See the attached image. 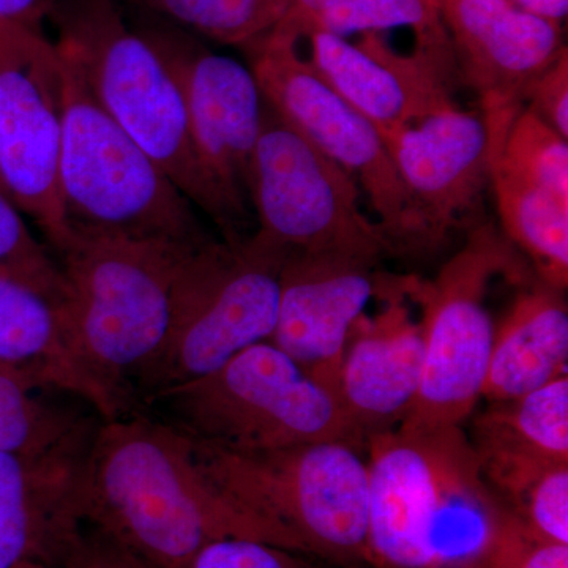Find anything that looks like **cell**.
<instances>
[{
	"instance_id": "1",
	"label": "cell",
	"mask_w": 568,
	"mask_h": 568,
	"mask_svg": "<svg viewBox=\"0 0 568 568\" xmlns=\"http://www.w3.org/2000/svg\"><path fill=\"white\" fill-rule=\"evenodd\" d=\"M372 568H508L532 534L488 484L463 425L366 439Z\"/></svg>"
},
{
	"instance_id": "2",
	"label": "cell",
	"mask_w": 568,
	"mask_h": 568,
	"mask_svg": "<svg viewBox=\"0 0 568 568\" xmlns=\"http://www.w3.org/2000/svg\"><path fill=\"white\" fill-rule=\"evenodd\" d=\"M82 530L133 568H189L223 538L284 547L205 478L189 437L148 414L108 418L84 463Z\"/></svg>"
},
{
	"instance_id": "3",
	"label": "cell",
	"mask_w": 568,
	"mask_h": 568,
	"mask_svg": "<svg viewBox=\"0 0 568 568\" xmlns=\"http://www.w3.org/2000/svg\"><path fill=\"white\" fill-rule=\"evenodd\" d=\"M55 47L88 85L97 103L129 134L183 196L211 216L223 241L248 237L246 220L224 200L204 170L183 93L173 71L130 24L115 0H52Z\"/></svg>"
},
{
	"instance_id": "4",
	"label": "cell",
	"mask_w": 568,
	"mask_h": 568,
	"mask_svg": "<svg viewBox=\"0 0 568 568\" xmlns=\"http://www.w3.org/2000/svg\"><path fill=\"white\" fill-rule=\"evenodd\" d=\"M201 246L74 230L51 246L69 286L63 316L115 417L130 413L134 383L162 349L183 267Z\"/></svg>"
},
{
	"instance_id": "5",
	"label": "cell",
	"mask_w": 568,
	"mask_h": 568,
	"mask_svg": "<svg viewBox=\"0 0 568 568\" xmlns=\"http://www.w3.org/2000/svg\"><path fill=\"white\" fill-rule=\"evenodd\" d=\"M192 443L205 478L284 547L361 568L368 559V467L361 448L324 440L278 450L230 452Z\"/></svg>"
},
{
	"instance_id": "6",
	"label": "cell",
	"mask_w": 568,
	"mask_h": 568,
	"mask_svg": "<svg viewBox=\"0 0 568 568\" xmlns=\"http://www.w3.org/2000/svg\"><path fill=\"white\" fill-rule=\"evenodd\" d=\"M174 432L230 452L278 450L324 440L361 448L338 395L271 342L138 407Z\"/></svg>"
},
{
	"instance_id": "7",
	"label": "cell",
	"mask_w": 568,
	"mask_h": 568,
	"mask_svg": "<svg viewBox=\"0 0 568 568\" xmlns=\"http://www.w3.org/2000/svg\"><path fill=\"white\" fill-rule=\"evenodd\" d=\"M61 58L59 194L69 230L189 246L212 241L194 205Z\"/></svg>"
},
{
	"instance_id": "8",
	"label": "cell",
	"mask_w": 568,
	"mask_h": 568,
	"mask_svg": "<svg viewBox=\"0 0 568 568\" xmlns=\"http://www.w3.org/2000/svg\"><path fill=\"white\" fill-rule=\"evenodd\" d=\"M286 256L256 233L239 244L212 239L197 248L183 267L170 334L134 383L129 414L168 388L215 372L246 347L271 342Z\"/></svg>"
},
{
	"instance_id": "9",
	"label": "cell",
	"mask_w": 568,
	"mask_h": 568,
	"mask_svg": "<svg viewBox=\"0 0 568 568\" xmlns=\"http://www.w3.org/2000/svg\"><path fill=\"white\" fill-rule=\"evenodd\" d=\"M517 248L491 222L478 224L435 278L407 276L405 295L422 305L424 375L403 426L463 425L484 392L495 324L487 308L497 276L521 275Z\"/></svg>"
},
{
	"instance_id": "10",
	"label": "cell",
	"mask_w": 568,
	"mask_h": 568,
	"mask_svg": "<svg viewBox=\"0 0 568 568\" xmlns=\"http://www.w3.org/2000/svg\"><path fill=\"white\" fill-rule=\"evenodd\" d=\"M246 48L265 103L361 185L394 253L435 252L376 126L301 58L297 41L268 32Z\"/></svg>"
},
{
	"instance_id": "11",
	"label": "cell",
	"mask_w": 568,
	"mask_h": 568,
	"mask_svg": "<svg viewBox=\"0 0 568 568\" xmlns=\"http://www.w3.org/2000/svg\"><path fill=\"white\" fill-rule=\"evenodd\" d=\"M248 197L260 223L256 234L287 254H347L381 263L394 253L379 224L362 212L357 182L267 103Z\"/></svg>"
},
{
	"instance_id": "12",
	"label": "cell",
	"mask_w": 568,
	"mask_h": 568,
	"mask_svg": "<svg viewBox=\"0 0 568 568\" xmlns=\"http://www.w3.org/2000/svg\"><path fill=\"white\" fill-rule=\"evenodd\" d=\"M62 58L43 31L0 24V183L48 248L69 234L59 194Z\"/></svg>"
},
{
	"instance_id": "13",
	"label": "cell",
	"mask_w": 568,
	"mask_h": 568,
	"mask_svg": "<svg viewBox=\"0 0 568 568\" xmlns=\"http://www.w3.org/2000/svg\"><path fill=\"white\" fill-rule=\"evenodd\" d=\"M173 71L185 100L197 156L209 178L248 220L250 166L263 126L264 97L252 69L209 51L166 21L132 24Z\"/></svg>"
},
{
	"instance_id": "14",
	"label": "cell",
	"mask_w": 568,
	"mask_h": 568,
	"mask_svg": "<svg viewBox=\"0 0 568 568\" xmlns=\"http://www.w3.org/2000/svg\"><path fill=\"white\" fill-rule=\"evenodd\" d=\"M457 78L477 93L489 156L528 103L541 73L567 51L560 22L511 0H439Z\"/></svg>"
},
{
	"instance_id": "15",
	"label": "cell",
	"mask_w": 568,
	"mask_h": 568,
	"mask_svg": "<svg viewBox=\"0 0 568 568\" xmlns=\"http://www.w3.org/2000/svg\"><path fill=\"white\" fill-rule=\"evenodd\" d=\"M377 261L347 254L290 253L280 272L274 343L313 379L338 395L343 355L373 297L402 284L377 272Z\"/></svg>"
},
{
	"instance_id": "16",
	"label": "cell",
	"mask_w": 568,
	"mask_h": 568,
	"mask_svg": "<svg viewBox=\"0 0 568 568\" xmlns=\"http://www.w3.org/2000/svg\"><path fill=\"white\" fill-rule=\"evenodd\" d=\"M312 63L321 78L377 132L399 129L455 106L457 78L448 44H414L410 54L396 51L383 32H365L357 43L315 31Z\"/></svg>"
},
{
	"instance_id": "17",
	"label": "cell",
	"mask_w": 568,
	"mask_h": 568,
	"mask_svg": "<svg viewBox=\"0 0 568 568\" xmlns=\"http://www.w3.org/2000/svg\"><path fill=\"white\" fill-rule=\"evenodd\" d=\"M379 134L439 248L448 233L476 209L489 182L484 119L455 104Z\"/></svg>"
},
{
	"instance_id": "18",
	"label": "cell",
	"mask_w": 568,
	"mask_h": 568,
	"mask_svg": "<svg viewBox=\"0 0 568 568\" xmlns=\"http://www.w3.org/2000/svg\"><path fill=\"white\" fill-rule=\"evenodd\" d=\"M375 317L354 324L339 369L338 398L355 439L396 428L416 403L424 375V335L405 305V290L384 297Z\"/></svg>"
},
{
	"instance_id": "19",
	"label": "cell",
	"mask_w": 568,
	"mask_h": 568,
	"mask_svg": "<svg viewBox=\"0 0 568 568\" xmlns=\"http://www.w3.org/2000/svg\"><path fill=\"white\" fill-rule=\"evenodd\" d=\"M85 458L0 454V568H61L84 532Z\"/></svg>"
},
{
	"instance_id": "20",
	"label": "cell",
	"mask_w": 568,
	"mask_h": 568,
	"mask_svg": "<svg viewBox=\"0 0 568 568\" xmlns=\"http://www.w3.org/2000/svg\"><path fill=\"white\" fill-rule=\"evenodd\" d=\"M0 365L78 395L104 420L114 407L85 368L65 316L39 291L0 274Z\"/></svg>"
},
{
	"instance_id": "21",
	"label": "cell",
	"mask_w": 568,
	"mask_h": 568,
	"mask_svg": "<svg viewBox=\"0 0 568 568\" xmlns=\"http://www.w3.org/2000/svg\"><path fill=\"white\" fill-rule=\"evenodd\" d=\"M562 293L538 280L517 295L495 327L481 398L507 402L567 375L568 308Z\"/></svg>"
},
{
	"instance_id": "22",
	"label": "cell",
	"mask_w": 568,
	"mask_h": 568,
	"mask_svg": "<svg viewBox=\"0 0 568 568\" xmlns=\"http://www.w3.org/2000/svg\"><path fill=\"white\" fill-rule=\"evenodd\" d=\"M103 420L80 396L0 365V454L82 457Z\"/></svg>"
},
{
	"instance_id": "23",
	"label": "cell",
	"mask_w": 568,
	"mask_h": 568,
	"mask_svg": "<svg viewBox=\"0 0 568 568\" xmlns=\"http://www.w3.org/2000/svg\"><path fill=\"white\" fill-rule=\"evenodd\" d=\"M481 473L534 536L568 545V463L470 439Z\"/></svg>"
},
{
	"instance_id": "24",
	"label": "cell",
	"mask_w": 568,
	"mask_h": 568,
	"mask_svg": "<svg viewBox=\"0 0 568 568\" xmlns=\"http://www.w3.org/2000/svg\"><path fill=\"white\" fill-rule=\"evenodd\" d=\"M503 234L532 261L541 282L566 291L568 284V201L489 166Z\"/></svg>"
},
{
	"instance_id": "25",
	"label": "cell",
	"mask_w": 568,
	"mask_h": 568,
	"mask_svg": "<svg viewBox=\"0 0 568 568\" xmlns=\"http://www.w3.org/2000/svg\"><path fill=\"white\" fill-rule=\"evenodd\" d=\"M470 439L493 440L551 462L568 463V375L473 417Z\"/></svg>"
},
{
	"instance_id": "26",
	"label": "cell",
	"mask_w": 568,
	"mask_h": 568,
	"mask_svg": "<svg viewBox=\"0 0 568 568\" xmlns=\"http://www.w3.org/2000/svg\"><path fill=\"white\" fill-rule=\"evenodd\" d=\"M209 39L244 44L263 39L286 17L291 0H132Z\"/></svg>"
},
{
	"instance_id": "27",
	"label": "cell",
	"mask_w": 568,
	"mask_h": 568,
	"mask_svg": "<svg viewBox=\"0 0 568 568\" xmlns=\"http://www.w3.org/2000/svg\"><path fill=\"white\" fill-rule=\"evenodd\" d=\"M395 28L413 29L416 44L450 43L439 0H332L310 33L323 31L346 39Z\"/></svg>"
},
{
	"instance_id": "28",
	"label": "cell",
	"mask_w": 568,
	"mask_h": 568,
	"mask_svg": "<svg viewBox=\"0 0 568 568\" xmlns=\"http://www.w3.org/2000/svg\"><path fill=\"white\" fill-rule=\"evenodd\" d=\"M489 166L534 183L568 201V140L525 106L511 122Z\"/></svg>"
},
{
	"instance_id": "29",
	"label": "cell",
	"mask_w": 568,
	"mask_h": 568,
	"mask_svg": "<svg viewBox=\"0 0 568 568\" xmlns=\"http://www.w3.org/2000/svg\"><path fill=\"white\" fill-rule=\"evenodd\" d=\"M22 215L0 190V274L28 284L63 312L69 286L50 248L33 235Z\"/></svg>"
},
{
	"instance_id": "30",
	"label": "cell",
	"mask_w": 568,
	"mask_h": 568,
	"mask_svg": "<svg viewBox=\"0 0 568 568\" xmlns=\"http://www.w3.org/2000/svg\"><path fill=\"white\" fill-rule=\"evenodd\" d=\"M306 558L253 538H223L201 549L189 568H313Z\"/></svg>"
},
{
	"instance_id": "31",
	"label": "cell",
	"mask_w": 568,
	"mask_h": 568,
	"mask_svg": "<svg viewBox=\"0 0 568 568\" xmlns=\"http://www.w3.org/2000/svg\"><path fill=\"white\" fill-rule=\"evenodd\" d=\"M526 106L568 140V51L534 82Z\"/></svg>"
},
{
	"instance_id": "32",
	"label": "cell",
	"mask_w": 568,
	"mask_h": 568,
	"mask_svg": "<svg viewBox=\"0 0 568 568\" xmlns=\"http://www.w3.org/2000/svg\"><path fill=\"white\" fill-rule=\"evenodd\" d=\"M508 568H568V545L530 536Z\"/></svg>"
},
{
	"instance_id": "33",
	"label": "cell",
	"mask_w": 568,
	"mask_h": 568,
	"mask_svg": "<svg viewBox=\"0 0 568 568\" xmlns=\"http://www.w3.org/2000/svg\"><path fill=\"white\" fill-rule=\"evenodd\" d=\"M331 2L332 0H291L286 17L271 32L298 43V40L308 37L317 14Z\"/></svg>"
},
{
	"instance_id": "34",
	"label": "cell",
	"mask_w": 568,
	"mask_h": 568,
	"mask_svg": "<svg viewBox=\"0 0 568 568\" xmlns=\"http://www.w3.org/2000/svg\"><path fill=\"white\" fill-rule=\"evenodd\" d=\"M61 568H133L119 558L102 541L82 532L77 547L71 549L69 558L63 560Z\"/></svg>"
},
{
	"instance_id": "35",
	"label": "cell",
	"mask_w": 568,
	"mask_h": 568,
	"mask_svg": "<svg viewBox=\"0 0 568 568\" xmlns=\"http://www.w3.org/2000/svg\"><path fill=\"white\" fill-rule=\"evenodd\" d=\"M52 0H0V24L43 31L50 18Z\"/></svg>"
},
{
	"instance_id": "36",
	"label": "cell",
	"mask_w": 568,
	"mask_h": 568,
	"mask_svg": "<svg viewBox=\"0 0 568 568\" xmlns=\"http://www.w3.org/2000/svg\"><path fill=\"white\" fill-rule=\"evenodd\" d=\"M519 9L534 17L560 22L568 13V0H511Z\"/></svg>"
},
{
	"instance_id": "37",
	"label": "cell",
	"mask_w": 568,
	"mask_h": 568,
	"mask_svg": "<svg viewBox=\"0 0 568 568\" xmlns=\"http://www.w3.org/2000/svg\"><path fill=\"white\" fill-rule=\"evenodd\" d=\"M13 568H48V567L40 566V564H21V566H17Z\"/></svg>"
},
{
	"instance_id": "38",
	"label": "cell",
	"mask_w": 568,
	"mask_h": 568,
	"mask_svg": "<svg viewBox=\"0 0 568 568\" xmlns=\"http://www.w3.org/2000/svg\"><path fill=\"white\" fill-rule=\"evenodd\" d=\"M0 190H3L2 183H0ZM3 192H6V190H3Z\"/></svg>"
}]
</instances>
